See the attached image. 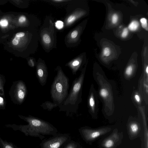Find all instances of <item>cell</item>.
<instances>
[{
    "instance_id": "obj_33",
    "label": "cell",
    "mask_w": 148,
    "mask_h": 148,
    "mask_svg": "<svg viewBox=\"0 0 148 148\" xmlns=\"http://www.w3.org/2000/svg\"><path fill=\"white\" fill-rule=\"evenodd\" d=\"M146 71L147 73V74L148 73V66H147L146 69Z\"/></svg>"
},
{
    "instance_id": "obj_23",
    "label": "cell",
    "mask_w": 148,
    "mask_h": 148,
    "mask_svg": "<svg viewBox=\"0 0 148 148\" xmlns=\"http://www.w3.org/2000/svg\"><path fill=\"white\" fill-rule=\"evenodd\" d=\"M8 25V21L5 19H2L0 21V25L2 26H7Z\"/></svg>"
},
{
    "instance_id": "obj_28",
    "label": "cell",
    "mask_w": 148,
    "mask_h": 148,
    "mask_svg": "<svg viewBox=\"0 0 148 148\" xmlns=\"http://www.w3.org/2000/svg\"><path fill=\"white\" fill-rule=\"evenodd\" d=\"M26 18L25 17L23 16H20L19 19V21L20 22H23L26 21Z\"/></svg>"
},
{
    "instance_id": "obj_12",
    "label": "cell",
    "mask_w": 148,
    "mask_h": 148,
    "mask_svg": "<svg viewBox=\"0 0 148 148\" xmlns=\"http://www.w3.org/2000/svg\"><path fill=\"white\" fill-rule=\"evenodd\" d=\"M140 21L142 27L147 31H148L147 21V19L144 18H141Z\"/></svg>"
},
{
    "instance_id": "obj_8",
    "label": "cell",
    "mask_w": 148,
    "mask_h": 148,
    "mask_svg": "<svg viewBox=\"0 0 148 148\" xmlns=\"http://www.w3.org/2000/svg\"><path fill=\"white\" fill-rule=\"evenodd\" d=\"M127 130L130 138L133 139L138 136L141 128L138 123L135 122H132L130 123L128 125Z\"/></svg>"
},
{
    "instance_id": "obj_25",
    "label": "cell",
    "mask_w": 148,
    "mask_h": 148,
    "mask_svg": "<svg viewBox=\"0 0 148 148\" xmlns=\"http://www.w3.org/2000/svg\"><path fill=\"white\" fill-rule=\"evenodd\" d=\"M64 148H77V145L73 143L68 144Z\"/></svg>"
},
{
    "instance_id": "obj_21",
    "label": "cell",
    "mask_w": 148,
    "mask_h": 148,
    "mask_svg": "<svg viewBox=\"0 0 148 148\" xmlns=\"http://www.w3.org/2000/svg\"><path fill=\"white\" fill-rule=\"evenodd\" d=\"M118 17L116 14H113L112 17V22L113 24H116L117 22Z\"/></svg>"
},
{
    "instance_id": "obj_14",
    "label": "cell",
    "mask_w": 148,
    "mask_h": 148,
    "mask_svg": "<svg viewBox=\"0 0 148 148\" xmlns=\"http://www.w3.org/2000/svg\"><path fill=\"white\" fill-rule=\"evenodd\" d=\"M101 96L103 98H106L109 94L108 90L106 88H102L101 89L100 92Z\"/></svg>"
},
{
    "instance_id": "obj_1",
    "label": "cell",
    "mask_w": 148,
    "mask_h": 148,
    "mask_svg": "<svg viewBox=\"0 0 148 148\" xmlns=\"http://www.w3.org/2000/svg\"><path fill=\"white\" fill-rule=\"evenodd\" d=\"M84 72L73 81L71 89L65 101L58 106L59 111H64L67 115L75 114L81 101V92Z\"/></svg>"
},
{
    "instance_id": "obj_27",
    "label": "cell",
    "mask_w": 148,
    "mask_h": 148,
    "mask_svg": "<svg viewBox=\"0 0 148 148\" xmlns=\"http://www.w3.org/2000/svg\"><path fill=\"white\" fill-rule=\"evenodd\" d=\"M4 104V101L3 98L0 97V108L2 107Z\"/></svg>"
},
{
    "instance_id": "obj_30",
    "label": "cell",
    "mask_w": 148,
    "mask_h": 148,
    "mask_svg": "<svg viewBox=\"0 0 148 148\" xmlns=\"http://www.w3.org/2000/svg\"><path fill=\"white\" fill-rule=\"evenodd\" d=\"M135 98L136 101L138 102H139L140 101V98L138 95H135Z\"/></svg>"
},
{
    "instance_id": "obj_32",
    "label": "cell",
    "mask_w": 148,
    "mask_h": 148,
    "mask_svg": "<svg viewBox=\"0 0 148 148\" xmlns=\"http://www.w3.org/2000/svg\"><path fill=\"white\" fill-rule=\"evenodd\" d=\"M53 1H57V2H60V1H65L62 0H53Z\"/></svg>"
},
{
    "instance_id": "obj_31",
    "label": "cell",
    "mask_w": 148,
    "mask_h": 148,
    "mask_svg": "<svg viewBox=\"0 0 148 148\" xmlns=\"http://www.w3.org/2000/svg\"><path fill=\"white\" fill-rule=\"evenodd\" d=\"M1 79L0 78V90H2V87L3 86V83H2V81L1 80Z\"/></svg>"
},
{
    "instance_id": "obj_26",
    "label": "cell",
    "mask_w": 148,
    "mask_h": 148,
    "mask_svg": "<svg viewBox=\"0 0 148 148\" xmlns=\"http://www.w3.org/2000/svg\"><path fill=\"white\" fill-rule=\"evenodd\" d=\"M78 32L76 30L73 31L71 34V36L72 38H75L77 36Z\"/></svg>"
},
{
    "instance_id": "obj_3",
    "label": "cell",
    "mask_w": 148,
    "mask_h": 148,
    "mask_svg": "<svg viewBox=\"0 0 148 148\" xmlns=\"http://www.w3.org/2000/svg\"><path fill=\"white\" fill-rule=\"evenodd\" d=\"M56 74L51 86L50 94L53 103L61 104L68 94L69 79L60 67L56 69Z\"/></svg>"
},
{
    "instance_id": "obj_5",
    "label": "cell",
    "mask_w": 148,
    "mask_h": 148,
    "mask_svg": "<svg viewBox=\"0 0 148 148\" xmlns=\"http://www.w3.org/2000/svg\"><path fill=\"white\" fill-rule=\"evenodd\" d=\"M123 138V133L119 132L115 128L110 135L102 141L101 146L104 148H115L121 143Z\"/></svg>"
},
{
    "instance_id": "obj_4",
    "label": "cell",
    "mask_w": 148,
    "mask_h": 148,
    "mask_svg": "<svg viewBox=\"0 0 148 148\" xmlns=\"http://www.w3.org/2000/svg\"><path fill=\"white\" fill-rule=\"evenodd\" d=\"M111 130L112 129L109 127L96 129L85 128L82 129L81 132L83 138L86 141L91 142Z\"/></svg>"
},
{
    "instance_id": "obj_17",
    "label": "cell",
    "mask_w": 148,
    "mask_h": 148,
    "mask_svg": "<svg viewBox=\"0 0 148 148\" xmlns=\"http://www.w3.org/2000/svg\"><path fill=\"white\" fill-rule=\"evenodd\" d=\"M133 71V68L132 66L130 65L127 67L125 71V73L126 75L129 76L132 73Z\"/></svg>"
},
{
    "instance_id": "obj_24",
    "label": "cell",
    "mask_w": 148,
    "mask_h": 148,
    "mask_svg": "<svg viewBox=\"0 0 148 148\" xmlns=\"http://www.w3.org/2000/svg\"><path fill=\"white\" fill-rule=\"evenodd\" d=\"M20 38L19 37L16 36L12 41L13 44L14 45H17L19 43Z\"/></svg>"
},
{
    "instance_id": "obj_20",
    "label": "cell",
    "mask_w": 148,
    "mask_h": 148,
    "mask_svg": "<svg viewBox=\"0 0 148 148\" xmlns=\"http://www.w3.org/2000/svg\"><path fill=\"white\" fill-rule=\"evenodd\" d=\"M76 17L75 15H72L70 16L67 18V22L68 24L73 23Z\"/></svg>"
},
{
    "instance_id": "obj_18",
    "label": "cell",
    "mask_w": 148,
    "mask_h": 148,
    "mask_svg": "<svg viewBox=\"0 0 148 148\" xmlns=\"http://www.w3.org/2000/svg\"><path fill=\"white\" fill-rule=\"evenodd\" d=\"M103 54L106 56H109L110 54V50L108 47L105 48L103 50Z\"/></svg>"
},
{
    "instance_id": "obj_9",
    "label": "cell",
    "mask_w": 148,
    "mask_h": 148,
    "mask_svg": "<svg viewBox=\"0 0 148 148\" xmlns=\"http://www.w3.org/2000/svg\"><path fill=\"white\" fill-rule=\"evenodd\" d=\"M27 89L25 85L23 82H20L18 86L16 95L20 102L22 101L25 98L27 94Z\"/></svg>"
},
{
    "instance_id": "obj_13",
    "label": "cell",
    "mask_w": 148,
    "mask_h": 148,
    "mask_svg": "<svg viewBox=\"0 0 148 148\" xmlns=\"http://www.w3.org/2000/svg\"><path fill=\"white\" fill-rule=\"evenodd\" d=\"M0 142L3 148H14L10 144L4 141L0 138Z\"/></svg>"
},
{
    "instance_id": "obj_22",
    "label": "cell",
    "mask_w": 148,
    "mask_h": 148,
    "mask_svg": "<svg viewBox=\"0 0 148 148\" xmlns=\"http://www.w3.org/2000/svg\"><path fill=\"white\" fill-rule=\"evenodd\" d=\"M128 33V29L126 27L124 28L121 34L122 37L123 38L126 37L127 36Z\"/></svg>"
},
{
    "instance_id": "obj_15",
    "label": "cell",
    "mask_w": 148,
    "mask_h": 148,
    "mask_svg": "<svg viewBox=\"0 0 148 148\" xmlns=\"http://www.w3.org/2000/svg\"><path fill=\"white\" fill-rule=\"evenodd\" d=\"M43 40L46 44H48L51 42V38L47 34H44L42 37Z\"/></svg>"
},
{
    "instance_id": "obj_2",
    "label": "cell",
    "mask_w": 148,
    "mask_h": 148,
    "mask_svg": "<svg viewBox=\"0 0 148 148\" xmlns=\"http://www.w3.org/2000/svg\"><path fill=\"white\" fill-rule=\"evenodd\" d=\"M21 118L28 123L26 125L19 126V130L27 136L43 138L44 135L52 134L55 132L54 127L49 123L38 118L29 116H21Z\"/></svg>"
},
{
    "instance_id": "obj_6",
    "label": "cell",
    "mask_w": 148,
    "mask_h": 148,
    "mask_svg": "<svg viewBox=\"0 0 148 148\" xmlns=\"http://www.w3.org/2000/svg\"><path fill=\"white\" fill-rule=\"evenodd\" d=\"M48 72L47 67L43 63H39L37 66L36 75L39 83L44 86L47 82L48 76Z\"/></svg>"
},
{
    "instance_id": "obj_7",
    "label": "cell",
    "mask_w": 148,
    "mask_h": 148,
    "mask_svg": "<svg viewBox=\"0 0 148 148\" xmlns=\"http://www.w3.org/2000/svg\"><path fill=\"white\" fill-rule=\"evenodd\" d=\"M64 136L57 137L45 142L43 148H59L67 140Z\"/></svg>"
},
{
    "instance_id": "obj_11",
    "label": "cell",
    "mask_w": 148,
    "mask_h": 148,
    "mask_svg": "<svg viewBox=\"0 0 148 148\" xmlns=\"http://www.w3.org/2000/svg\"><path fill=\"white\" fill-rule=\"evenodd\" d=\"M139 23L138 21L134 20L132 21L128 26L129 30L132 31L136 30L139 26Z\"/></svg>"
},
{
    "instance_id": "obj_29",
    "label": "cell",
    "mask_w": 148,
    "mask_h": 148,
    "mask_svg": "<svg viewBox=\"0 0 148 148\" xmlns=\"http://www.w3.org/2000/svg\"><path fill=\"white\" fill-rule=\"evenodd\" d=\"M16 36L18 37H21L24 36L25 35V33L23 32H20L17 33L16 35Z\"/></svg>"
},
{
    "instance_id": "obj_10",
    "label": "cell",
    "mask_w": 148,
    "mask_h": 148,
    "mask_svg": "<svg viewBox=\"0 0 148 148\" xmlns=\"http://www.w3.org/2000/svg\"><path fill=\"white\" fill-rule=\"evenodd\" d=\"M43 109L50 111L53 108L59 106L57 104L49 101H47L43 103L40 105Z\"/></svg>"
},
{
    "instance_id": "obj_16",
    "label": "cell",
    "mask_w": 148,
    "mask_h": 148,
    "mask_svg": "<svg viewBox=\"0 0 148 148\" xmlns=\"http://www.w3.org/2000/svg\"><path fill=\"white\" fill-rule=\"evenodd\" d=\"M89 105L92 110L94 109V106L95 105V102L94 99L92 95H91L89 100Z\"/></svg>"
},
{
    "instance_id": "obj_19",
    "label": "cell",
    "mask_w": 148,
    "mask_h": 148,
    "mask_svg": "<svg viewBox=\"0 0 148 148\" xmlns=\"http://www.w3.org/2000/svg\"><path fill=\"white\" fill-rule=\"evenodd\" d=\"M56 27L58 29H62L64 26L63 23L61 21H57L55 23Z\"/></svg>"
}]
</instances>
